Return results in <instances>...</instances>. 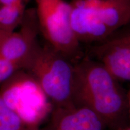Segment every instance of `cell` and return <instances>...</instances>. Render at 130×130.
<instances>
[{
  "label": "cell",
  "instance_id": "6da1fadb",
  "mask_svg": "<svg viewBox=\"0 0 130 130\" xmlns=\"http://www.w3.org/2000/svg\"><path fill=\"white\" fill-rule=\"evenodd\" d=\"M74 102L93 111L111 130L128 126L127 93L96 59L82 57L75 63Z\"/></svg>",
  "mask_w": 130,
  "mask_h": 130
},
{
  "label": "cell",
  "instance_id": "7a4b0ae2",
  "mask_svg": "<svg viewBox=\"0 0 130 130\" xmlns=\"http://www.w3.org/2000/svg\"><path fill=\"white\" fill-rule=\"evenodd\" d=\"M72 30L80 43H99L130 22V0H69Z\"/></svg>",
  "mask_w": 130,
  "mask_h": 130
},
{
  "label": "cell",
  "instance_id": "3957f363",
  "mask_svg": "<svg viewBox=\"0 0 130 130\" xmlns=\"http://www.w3.org/2000/svg\"><path fill=\"white\" fill-rule=\"evenodd\" d=\"M75 63L48 43L37 46L25 71L34 77L53 107L75 105Z\"/></svg>",
  "mask_w": 130,
  "mask_h": 130
},
{
  "label": "cell",
  "instance_id": "277c9868",
  "mask_svg": "<svg viewBox=\"0 0 130 130\" xmlns=\"http://www.w3.org/2000/svg\"><path fill=\"white\" fill-rule=\"evenodd\" d=\"M40 34L45 42L70 60L82 56L81 43L71 25V6L65 0H35Z\"/></svg>",
  "mask_w": 130,
  "mask_h": 130
},
{
  "label": "cell",
  "instance_id": "5b68a950",
  "mask_svg": "<svg viewBox=\"0 0 130 130\" xmlns=\"http://www.w3.org/2000/svg\"><path fill=\"white\" fill-rule=\"evenodd\" d=\"M0 96L27 123L39 126L53 105L34 77L21 69L0 86Z\"/></svg>",
  "mask_w": 130,
  "mask_h": 130
},
{
  "label": "cell",
  "instance_id": "8992f818",
  "mask_svg": "<svg viewBox=\"0 0 130 130\" xmlns=\"http://www.w3.org/2000/svg\"><path fill=\"white\" fill-rule=\"evenodd\" d=\"M20 30L13 32L0 45V56L24 70L36 50L40 32L35 8L27 9L20 24Z\"/></svg>",
  "mask_w": 130,
  "mask_h": 130
},
{
  "label": "cell",
  "instance_id": "52a82bcc",
  "mask_svg": "<svg viewBox=\"0 0 130 130\" xmlns=\"http://www.w3.org/2000/svg\"><path fill=\"white\" fill-rule=\"evenodd\" d=\"M92 54L119 81H130V35L100 43Z\"/></svg>",
  "mask_w": 130,
  "mask_h": 130
},
{
  "label": "cell",
  "instance_id": "ba28073f",
  "mask_svg": "<svg viewBox=\"0 0 130 130\" xmlns=\"http://www.w3.org/2000/svg\"><path fill=\"white\" fill-rule=\"evenodd\" d=\"M106 126L93 111L72 105L53 107L48 124L40 130H105Z\"/></svg>",
  "mask_w": 130,
  "mask_h": 130
},
{
  "label": "cell",
  "instance_id": "9c48e42d",
  "mask_svg": "<svg viewBox=\"0 0 130 130\" xmlns=\"http://www.w3.org/2000/svg\"><path fill=\"white\" fill-rule=\"evenodd\" d=\"M28 3L24 1L0 6V32L8 36L20 25Z\"/></svg>",
  "mask_w": 130,
  "mask_h": 130
},
{
  "label": "cell",
  "instance_id": "30bf717a",
  "mask_svg": "<svg viewBox=\"0 0 130 130\" xmlns=\"http://www.w3.org/2000/svg\"><path fill=\"white\" fill-rule=\"evenodd\" d=\"M0 130H40L27 123L7 106L0 96Z\"/></svg>",
  "mask_w": 130,
  "mask_h": 130
},
{
  "label": "cell",
  "instance_id": "8fae6325",
  "mask_svg": "<svg viewBox=\"0 0 130 130\" xmlns=\"http://www.w3.org/2000/svg\"><path fill=\"white\" fill-rule=\"evenodd\" d=\"M19 70L17 64L0 56V86Z\"/></svg>",
  "mask_w": 130,
  "mask_h": 130
},
{
  "label": "cell",
  "instance_id": "7c38bea8",
  "mask_svg": "<svg viewBox=\"0 0 130 130\" xmlns=\"http://www.w3.org/2000/svg\"><path fill=\"white\" fill-rule=\"evenodd\" d=\"M31 0H0V6L5 4H12V3L19 2V1H24L26 3H29Z\"/></svg>",
  "mask_w": 130,
  "mask_h": 130
},
{
  "label": "cell",
  "instance_id": "4fadbf2b",
  "mask_svg": "<svg viewBox=\"0 0 130 130\" xmlns=\"http://www.w3.org/2000/svg\"><path fill=\"white\" fill-rule=\"evenodd\" d=\"M128 98V112H129V118L130 121V89L127 93Z\"/></svg>",
  "mask_w": 130,
  "mask_h": 130
},
{
  "label": "cell",
  "instance_id": "5bb4252c",
  "mask_svg": "<svg viewBox=\"0 0 130 130\" xmlns=\"http://www.w3.org/2000/svg\"><path fill=\"white\" fill-rule=\"evenodd\" d=\"M7 36L5 35L4 34H3L1 32H0V45H1V43H2L3 40L5 39V38H6Z\"/></svg>",
  "mask_w": 130,
  "mask_h": 130
},
{
  "label": "cell",
  "instance_id": "9a60e30c",
  "mask_svg": "<svg viewBox=\"0 0 130 130\" xmlns=\"http://www.w3.org/2000/svg\"><path fill=\"white\" fill-rule=\"evenodd\" d=\"M117 130H130V126H126L125 127H123L122 128H120V129H118Z\"/></svg>",
  "mask_w": 130,
  "mask_h": 130
}]
</instances>
